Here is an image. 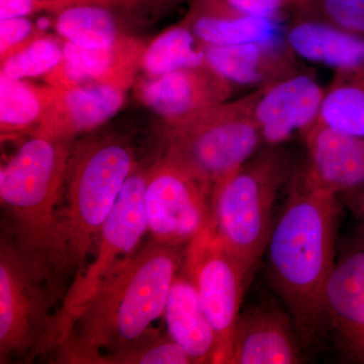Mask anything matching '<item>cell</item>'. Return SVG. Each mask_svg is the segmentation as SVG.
I'll use <instances>...</instances> for the list:
<instances>
[{"label": "cell", "instance_id": "obj_14", "mask_svg": "<svg viewBox=\"0 0 364 364\" xmlns=\"http://www.w3.org/2000/svg\"><path fill=\"white\" fill-rule=\"evenodd\" d=\"M303 350L291 315L262 303L239 315L227 364L303 363Z\"/></svg>", "mask_w": 364, "mask_h": 364}, {"label": "cell", "instance_id": "obj_6", "mask_svg": "<svg viewBox=\"0 0 364 364\" xmlns=\"http://www.w3.org/2000/svg\"><path fill=\"white\" fill-rule=\"evenodd\" d=\"M162 135L164 154L203 181L213 200L264 145L254 119L251 93L177 121L162 122Z\"/></svg>", "mask_w": 364, "mask_h": 364}, {"label": "cell", "instance_id": "obj_19", "mask_svg": "<svg viewBox=\"0 0 364 364\" xmlns=\"http://www.w3.org/2000/svg\"><path fill=\"white\" fill-rule=\"evenodd\" d=\"M205 60L234 87L253 90L270 85L301 67L284 37L226 47L205 46Z\"/></svg>", "mask_w": 364, "mask_h": 364}, {"label": "cell", "instance_id": "obj_16", "mask_svg": "<svg viewBox=\"0 0 364 364\" xmlns=\"http://www.w3.org/2000/svg\"><path fill=\"white\" fill-rule=\"evenodd\" d=\"M63 42V61L45 77L48 85L59 88L100 83L128 90L142 69L147 47L140 37L128 38L105 48H86Z\"/></svg>", "mask_w": 364, "mask_h": 364}, {"label": "cell", "instance_id": "obj_33", "mask_svg": "<svg viewBox=\"0 0 364 364\" xmlns=\"http://www.w3.org/2000/svg\"><path fill=\"white\" fill-rule=\"evenodd\" d=\"M42 1H50V0H42Z\"/></svg>", "mask_w": 364, "mask_h": 364}, {"label": "cell", "instance_id": "obj_1", "mask_svg": "<svg viewBox=\"0 0 364 364\" xmlns=\"http://www.w3.org/2000/svg\"><path fill=\"white\" fill-rule=\"evenodd\" d=\"M286 202L267 242L270 286L286 306L304 349L325 334L324 294L336 263L339 196L294 167Z\"/></svg>", "mask_w": 364, "mask_h": 364}, {"label": "cell", "instance_id": "obj_22", "mask_svg": "<svg viewBox=\"0 0 364 364\" xmlns=\"http://www.w3.org/2000/svg\"><path fill=\"white\" fill-rule=\"evenodd\" d=\"M284 37L299 59L334 71L364 65V38L322 21L294 14L284 26Z\"/></svg>", "mask_w": 364, "mask_h": 364}, {"label": "cell", "instance_id": "obj_28", "mask_svg": "<svg viewBox=\"0 0 364 364\" xmlns=\"http://www.w3.org/2000/svg\"><path fill=\"white\" fill-rule=\"evenodd\" d=\"M294 14L364 38V0H308Z\"/></svg>", "mask_w": 364, "mask_h": 364}, {"label": "cell", "instance_id": "obj_20", "mask_svg": "<svg viewBox=\"0 0 364 364\" xmlns=\"http://www.w3.org/2000/svg\"><path fill=\"white\" fill-rule=\"evenodd\" d=\"M184 18L205 46L226 47L284 38L280 21L252 16L226 0H191Z\"/></svg>", "mask_w": 364, "mask_h": 364}, {"label": "cell", "instance_id": "obj_9", "mask_svg": "<svg viewBox=\"0 0 364 364\" xmlns=\"http://www.w3.org/2000/svg\"><path fill=\"white\" fill-rule=\"evenodd\" d=\"M144 202L158 243L186 247L210 224L212 191L164 153L150 165Z\"/></svg>", "mask_w": 364, "mask_h": 364}, {"label": "cell", "instance_id": "obj_17", "mask_svg": "<svg viewBox=\"0 0 364 364\" xmlns=\"http://www.w3.org/2000/svg\"><path fill=\"white\" fill-rule=\"evenodd\" d=\"M127 100V90L85 83L59 88L33 135L76 140L102 128Z\"/></svg>", "mask_w": 364, "mask_h": 364}, {"label": "cell", "instance_id": "obj_25", "mask_svg": "<svg viewBox=\"0 0 364 364\" xmlns=\"http://www.w3.org/2000/svg\"><path fill=\"white\" fill-rule=\"evenodd\" d=\"M205 64V46L196 37L183 18L147 44L141 70L149 77H155Z\"/></svg>", "mask_w": 364, "mask_h": 364}, {"label": "cell", "instance_id": "obj_29", "mask_svg": "<svg viewBox=\"0 0 364 364\" xmlns=\"http://www.w3.org/2000/svg\"><path fill=\"white\" fill-rule=\"evenodd\" d=\"M45 33L28 18L0 20V63L23 51Z\"/></svg>", "mask_w": 364, "mask_h": 364}, {"label": "cell", "instance_id": "obj_23", "mask_svg": "<svg viewBox=\"0 0 364 364\" xmlns=\"http://www.w3.org/2000/svg\"><path fill=\"white\" fill-rule=\"evenodd\" d=\"M58 87L36 85L28 79L0 75V131L1 138L37 128Z\"/></svg>", "mask_w": 364, "mask_h": 364}, {"label": "cell", "instance_id": "obj_21", "mask_svg": "<svg viewBox=\"0 0 364 364\" xmlns=\"http://www.w3.org/2000/svg\"><path fill=\"white\" fill-rule=\"evenodd\" d=\"M170 338L188 354L191 363L217 364L218 339L193 282L179 270L163 313Z\"/></svg>", "mask_w": 364, "mask_h": 364}, {"label": "cell", "instance_id": "obj_18", "mask_svg": "<svg viewBox=\"0 0 364 364\" xmlns=\"http://www.w3.org/2000/svg\"><path fill=\"white\" fill-rule=\"evenodd\" d=\"M306 150L304 166L316 183L342 196L364 186V136L316 123L301 135Z\"/></svg>", "mask_w": 364, "mask_h": 364}, {"label": "cell", "instance_id": "obj_10", "mask_svg": "<svg viewBox=\"0 0 364 364\" xmlns=\"http://www.w3.org/2000/svg\"><path fill=\"white\" fill-rule=\"evenodd\" d=\"M191 0H50L54 28L65 42L86 48L109 47L138 37Z\"/></svg>", "mask_w": 364, "mask_h": 364}, {"label": "cell", "instance_id": "obj_2", "mask_svg": "<svg viewBox=\"0 0 364 364\" xmlns=\"http://www.w3.org/2000/svg\"><path fill=\"white\" fill-rule=\"evenodd\" d=\"M184 250L152 240L122 261L71 321L52 352L56 363L92 364L152 332Z\"/></svg>", "mask_w": 364, "mask_h": 364}, {"label": "cell", "instance_id": "obj_11", "mask_svg": "<svg viewBox=\"0 0 364 364\" xmlns=\"http://www.w3.org/2000/svg\"><path fill=\"white\" fill-rule=\"evenodd\" d=\"M181 272L195 284L218 339L217 364H227L251 275L205 228L186 245Z\"/></svg>", "mask_w": 364, "mask_h": 364}, {"label": "cell", "instance_id": "obj_27", "mask_svg": "<svg viewBox=\"0 0 364 364\" xmlns=\"http://www.w3.org/2000/svg\"><path fill=\"white\" fill-rule=\"evenodd\" d=\"M191 358L168 334L154 329L121 350L102 354L92 364H189Z\"/></svg>", "mask_w": 364, "mask_h": 364}, {"label": "cell", "instance_id": "obj_5", "mask_svg": "<svg viewBox=\"0 0 364 364\" xmlns=\"http://www.w3.org/2000/svg\"><path fill=\"white\" fill-rule=\"evenodd\" d=\"M294 167L282 146L263 145L213 200L208 230L250 275L265 252L277 196L289 184Z\"/></svg>", "mask_w": 364, "mask_h": 364}, {"label": "cell", "instance_id": "obj_30", "mask_svg": "<svg viewBox=\"0 0 364 364\" xmlns=\"http://www.w3.org/2000/svg\"><path fill=\"white\" fill-rule=\"evenodd\" d=\"M232 6L242 11L267 18L280 21L284 16L291 18L301 11L308 0H226Z\"/></svg>", "mask_w": 364, "mask_h": 364}, {"label": "cell", "instance_id": "obj_4", "mask_svg": "<svg viewBox=\"0 0 364 364\" xmlns=\"http://www.w3.org/2000/svg\"><path fill=\"white\" fill-rule=\"evenodd\" d=\"M74 142L33 135L0 169V202L11 219L9 233L56 277L59 208Z\"/></svg>", "mask_w": 364, "mask_h": 364}, {"label": "cell", "instance_id": "obj_24", "mask_svg": "<svg viewBox=\"0 0 364 364\" xmlns=\"http://www.w3.org/2000/svg\"><path fill=\"white\" fill-rule=\"evenodd\" d=\"M318 122L333 130L364 136V65L334 71L325 88Z\"/></svg>", "mask_w": 364, "mask_h": 364}, {"label": "cell", "instance_id": "obj_12", "mask_svg": "<svg viewBox=\"0 0 364 364\" xmlns=\"http://www.w3.org/2000/svg\"><path fill=\"white\" fill-rule=\"evenodd\" d=\"M325 88L315 72L299 67L250 92L253 117L263 144L282 146L296 134L301 136L317 123Z\"/></svg>", "mask_w": 364, "mask_h": 364}, {"label": "cell", "instance_id": "obj_32", "mask_svg": "<svg viewBox=\"0 0 364 364\" xmlns=\"http://www.w3.org/2000/svg\"><path fill=\"white\" fill-rule=\"evenodd\" d=\"M342 198L346 200L347 205L355 218L358 238L364 241V186L358 191L342 196Z\"/></svg>", "mask_w": 364, "mask_h": 364}, {"label": "cell", "instance_id": "obj_7", "mask_svg": "<svg viewBox=\"0 0 364 364\" xmlns=\"http://www.w3.org/2000/svg\"><path fill=\"white\" fill-rule=\"evenodd\" d=\"M49 267L28 255L11 233L0 241V363H32L49 353L51 312L61 296Z\"/></svg>", "mask_w": 364, "mask_h": 364}, {"label": "cell", "instance_id": "obj_8", "mask_svg": "<svg viewBox=\"0 0 364 364\" xmlns=\"http://www.w3.org/2000/svg\"><path fill=\"white\" fill-rule=\"evenodd\" d=\"M149 166L141 164L129 177L111 214L100 229L95 257L83 272L72 280L64 294L60 309L53 318L50 333V351L58 346L67 328L86 301L102 286L114 268L138 250L148 232L145 193Z\"/></svg>", "mask_w": 364, "mask_h": 364}, {"label": "cell", "instance_id": "obj_31", "mask_svg": "<svg viewBox=\"0 0 364 364\" xmlns=\"http://www.w3.org/2000/svg\"><path fill=\"white\" fill-rule=\"evenodd\" d=\"M41 13L40 0H0V20L28 18Z\"/></svg>", "mask_w": 364, "mask_h": 364}, {"label": "cell", "instance_id": "obj_15", "mask_svg": "<svg viewBox=\"0 0 364 364\" xmlns=\"http://www.w3.org/2000/svg\"><path fill=\"white\" fill-rule=\"evenodd\" d=\"M234 86L208 64L147 76L136 87V97L162 122H173L231 100Z\"/></svg>", "mask_w": 364, "mask_h": 364}, {"label": "cell", "instance_id": "obj_13", "mask_svg": "<svg viewBox=\"0 0 364 364\" xmlns=\"http://www.w3.org/2000/svg\"><path fill=\"white\" fill-rule=\"evenodd\" d=\"M325 332L345 363L364 364V241L339 256L324 294Z\"/></svg>", "mask_w": 364, "mask_h": 364}, {"label": "cell", "instance_id": "obj_3", "mask_svg": "<svg viewBox=\"0 0 364 364\" xmlns=\"http://www.w3.org/2000/svg\"><path fill=\"white\" fill-rule=\"evenodd\" d=\"M141 164L126 134L98 129L75 140L58 214L55 272L60 282L83 272L122 189Z\"/></svg>", "mask_w": 364, "mask_h": 364}, {"label": "cell", "instance_id": "obj_26", "mask_svg": "<svg viewBox=\"0 0 364 364\" xmlns=\"http://www.w3.org/2000/svg\"><path fill=\"white\" fill-rule=\"evenodd\" d=\"M64 59V42L49 33L41 36L23 51L2 62L0 75L11 79L46 77Z\"/></svg>", "mask_w": 364, "mask_h": 364}]
</instances>
